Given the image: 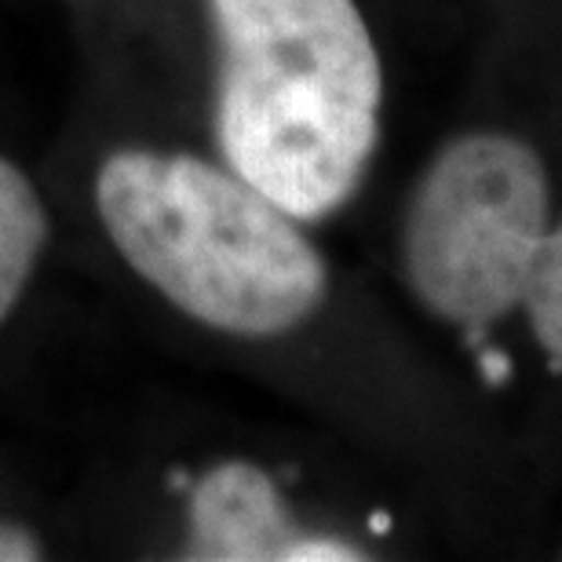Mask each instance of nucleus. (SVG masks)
<instances>
[{"label":"nucleus","mask_w":562,"mask_h":562,"mask_svg":"<svg viewBox=\"0 0 562 562\" xmlns=\"http://www.w3.org/2000/svg\"><path fill=\"white\" fill-rule=\"evenodd\" d=\"M398 271L442 329L479 344L519 318L562 373V209L548 157L519 132L479 125L427 157L402 205Z\"/></svg>","instance_id":"7ed1b4c3"},{"label":"nucleus","mask_w":562,"mask_h":562,"mask_svg":"<svg viewBox=\"0 0 562 562\" xmlns=\"http://www.w3.org/2000/svg\"><path fill=\"white\" fill-rule=\"evenodd\" d=\"M183 559H285V562H347L366 559L362 544L333 530H311L289 508L278 482L249 460H227L201 475L187 493Z\"/></svg>","instance_id":"20e7f679"},{"label":"nucleus","mask_w":562,"mask_h":562,"mask_svg":"<svg viewBox=\"0 0 562 562\" xmlns=\"http://www.w3.org/2000/svg\"><path fill=\"white\" fill-rule=\"evenodd\" d=\"M212 150L318 227L362 190L384 139V59L358 0H201Z\"/></svg>","instance_id":"f257e3e1"},{"label":"nucleus","mask_w":562,"mask_h":562,"mask_svg":"<svg viewBox=\"0 0 562 562\" xmlns=\"http://www.w3.org/2000/svg\"><path fill=\"white\" fill-rule=\"evenodd\" d=\"M44 555V537L30 522L0 515V562H33Z\"/></svg>","instance_id":"423d86ee"},{"label":"nucleus","mask_w":562,"mask_h":562,"mask_svg":"<svg viewBox=\"0 0 562 562\" xmlns=\"http://www.w3.org/2000/svg\"><path fill=\"white\" fill-rule=\"evenodd\" d=\"M92 212L132 278L216 336L285 340L333 292L307 223L216 154L121 143L92 172Z\"/></svg>","instance_id":"f03ea898"},{"label":"nucleus","mask_w":562,"mask_h":562,"mask_svg":"<svg viewBox=\"0 0 562 562\" xmlns=\"http://www.w3.org/2000/svg\"><path fill=\"white\" fill-rule=\"evenodd\" d=\"M52 245V212L41 187L0 150V329L30 296Z\"/></svg>","instance_id":"39448f33"}]
</instances>
